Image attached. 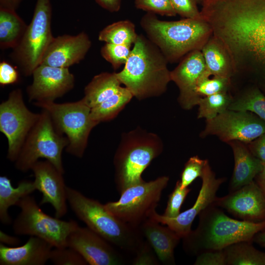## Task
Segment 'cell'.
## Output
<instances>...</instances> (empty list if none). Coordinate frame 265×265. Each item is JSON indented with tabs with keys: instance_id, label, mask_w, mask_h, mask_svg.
Here are the masks:
<instances>
[{
	"instance_id": "obj_1",
	"label": "cell",
	"mask_w": 265,
	"mask_h": 265,
	"mask_svg": "<svg viewBox=\"0 0 265 265\" xmlns=\"http://www.w3.org/2000/svg\"><path fill=\"white\" fill-rule=\"evenodd\" d=\"M200 13L227 50L233 77L253 75L265 82V0H207Z\"/></svg>"
},
{
	"instance_id": "obj_2",
	"label": "cell",
	"mask_w": 265,
	"mask_h": 265,
	"mask_svg": "<svg viewBox=\"0 0 265 265\" xmlns=\"http://www.w3.org/2000/svg\"><path fill=\"white\" fill-rule=\"evenodd\" d=\"M167 61L159 49L140 34L123 69L116 73L121 84L139 100L159 96L171 81Z\"/></svg>"
},
{
	"instance_id": "obj_3",
	"label": "cell",
	"mask_w": 265,
	"mask_h": 265,
	"mask_svg": "<svg viewBox=\"0 0 265 265\" xmlns=\"http://www.w3.org/2000/svg\"><path fill=\"white\" fill-rule=\"evenodd\" d=\"M199 215L197 228L183 238V247L191 255L223 250L240 241L251 242L255 236L265 228V221L253 222L235 219L214 204Z\"/></svg>"
},
{
	"instance_id": "obj_4",
	"label": "cell",
	"mask_w": 265,
	"mask_h": 265,
	"mask_svg": "<svg viewBox=\"0 0 265 265\" xmlns=\"http://www.w3.org/2000/svg\"><path fill=\"white\" fill-rule=\"evenodd\" d=\"M140 24L147 37L170 63L181 60L193 51H201L213 34L210 24L202 16L167 21L147 12L141 19Z\"/></svg>"
},
{
	"instance_id": "obj_5",
	"label": "cell",
	"mask_w": 265,
	"mask_h": 265,
	"mask_svg": "<svg viewBox=\"0 0 265 265\" xmlns=\"http://www.w3.org/2000/svg\"><path fill=\"white\" fill-rule=\"evenodd\" d=\"M67 202L78 218L87 227L111 244L135 255L145 241L138 228L120 220L96 200L88 198L78 190L66 186Z\"/></svg>"
},
{
	"instance_id": "obj_6",
	"label": "cell",
	"mask_w": 265,
	"mask_h": 265,
	"mask_svg": "<svg viewBox=\"0 0 265 265\" xmlns=\"http://www.w3.org/2000/svg\"><path fill=\"white\" fill-rule=\"evenodd\" d=\"M162 145L155 134L140 129L125 134L114 158L115 182L120 193L144 180L141 175L161 152Z\"/></svg>"
},
{
	"instance_id": "obj_7",
	"label": "cell",
	"mask_w": 265,
	"mask_h": 265,
	"mask_svg": "<svg viewBox=\"0 0 265 265\" xmlns=\"http://www.w3.org/2000/svg\"><path fill=\"white\" fill-rule=\"evenodd\" d=\"M68 145L66 136L56 130L49 113L43 109L15 161V167L21 171L26 172L39 159L43 158L64 174L62 154Z\"/></svg>"
},
{
	"instance_id": "obj_8",
	"label": "cell",
	"mask_w": 265,
	"mask_h": 265,
	"mask_svg": "<svg viewBox=\"0 0 265 265\" xmlns=\"http://www.w3.org/2000/svg\"><path fill=\"white\" fill-rule=\"evenodd\" d=\"M34 105L46 110L56 130L68 140V153L81 158L87 144L89 134L99 123L91 115V108L83 99L62 104L54 102H34Z\"/></svg>"
},
{
	"instance_id": "obj_9",
	"label": "cell",
	"mask_w": 265,
	"mask_h": 265,
	"mask_svg": "<svg viewBox=\"0 0 265 265\" xmlns=\"http://www.w3.org/2000/svg\"><path fill=\"white\" fill-rule=\"evenodd\" d=\"M51 0H37L30 24L10 57L26 76H31L41 64L52 39Z\"/></svg>"
},
{
	"instance_id": "obj_10",
	"label": "cell",
	"mask_w": 265,
	"mask_h": 265,
	"mask_svg": "<svg viewBox=\"0 0 265 265\" xmlns=\"http://www.w3.org/2000/svg\"><path fill=\"white\" fill-rule=\"evenodd\" d=\"M16 206L20 212L13 224L14 233L38 237L53 247L67 246L69 235L79 226L74 220L65 221L45 213L30 195L21 198Z\"/></svg>"
},
{
	"instance_id": "obj_11",
	"label": "cell",
	"mask_w": 265,
	"mask_h": 265,
	"mask_svg": "<svg viewBox=\"0 0 265 265\" xmlns=\"http://www.w3.org/2000/svg\"><path fill=\"white\" fill-rule=\"evenodd\" d=\"M168 181L167 176H161L148 182L143 181L125 189L117 201L107 202L105 206L115 217L138 228L156 210Z\"/></svg>"
},
{
	"instance_id": "obj_12",
	"label": "cell",
	"mask_w": 265,
	"mask_h": 265,
	"mask_svg": "<svg viewBox=\"0 0 265 265\" xmlns=\"http://www.w3.org/2000/svg\"><path fill=\"white\" fill-rule=\"evenodd\" d=\"M40 113H35L26 106L22 90L16 89L0 105V131L8 140L7 158L17 159L22 147Z\"/></svg>"
},
{
	"instance_id": "obj_13",
	"label": "cell",
	"mask_w": 265,
	"mask_h": 265,
	"mask_svg": "<svg viewBox=\"0 0 265 265\" xmlns=\"http://www.w3.org/2000/svg\"><path fill=\"white\" fill-rule=\"evenodd\" d=\"M265 133V121L249 111L227 109L206 120L202 136L215 135L229 142L238 140L248 144Z\"/></svg>"
},
{
	"instance_id": "obj_14",
	"label": "cell",
	"mask_w": 265,
	"mask_h": 265,
	"mask_svg": "<svg viewBox=\"0 0 265 265\" xmlns=\"http://www.w3.org/2000/svg\"><path fill=\"white\" fill-rule=\"evenodd\" d=\"M201 178V189L194 204L190 208L175 217L159 214L155 210L151 213L149 218L166 225L182 238L186 236L191 231V225L195 218L203 211L214 204L217 197L216 196L217 191L225 181L224 178L216 177L209 161L205 165Z\"/></svg>"
},
{
	"instance_id": "obj_15",
	"label": "cell",
	"mask_w": 265,
	"mask_h": 265,
	"mask_svg": "<svg viewBox=\"0 0 265 265\" xmlns=\"http://www.w3.org/2000/svg\"><path fill=\"white\" fill-rule=\"evenodd\" d=\"M67 246L90 265H121L126 261L111 244L88 227L79 226L69 235Z\"/></svg>"
},
{
	"instance_id": "obj_16",
	"label": "cell",
	"mask_w": 265,
	"mask_h": 265,
	"mask_svg": "<svg viewBox=\"0 0 265 265\" xmlns=\"http://www.w3.org/2000/svg\"><path fill=\"white\" fill-rule=\"evenodd\" d=\"M32 75V82L26 89L29 101L54 102L74 86V76L68 68L41 64Z\"/></svg>"
},
{
	"instance_id": "obj_17",
	"label": "cell",
	"mask_w": 265,
	"mask_h": 265,
	"mask_svg": "<svg viewBox=\"0 0 265 265\" xmlns=\"http://www.w3.org/2000/svg\"><path fill=\"white\" fill-rule=\"evenodd\" d=\"M214 205L242 220L265 221V196L254 181L226 196L217 197Z\"/></svg>"
},
{
	"instance_id": "obj_18",
	"label": "cell",
	"mask_w": 265,
	"mask_h": 265,
	"mask_svg": "<svg viewBox=\"0 0 265 265\" xmlns=\"http://www.w3.org/2000/svg\"><path fill=\"white\" fill-rule=\"evenodd\" d=\"M31 170L36 189L42 194L39 204H50L55 210V217L64 216L67 212V200L63 174L47 160L37 161Z\"/></svg>"
},
{
	"instance_id": "obj_19",
	"label": "cell",
	"mask_w": 265,
	"mask_h": 265,
	"mask_svg": "<svg viewBox=\"0 0 265 265\" xmlns=\"http://www.w3.org/2000/svg\"><path fill=\"white\" fill-rule=\"evenodd\" d=\"M91 46L87 33L64 34L53 37L48 46L41 64L68 68L84 59Z\"/></svg>"
},
{
	"instance_id": "obj_20",
	"label": "cell",
	"mask_w": 265,
	"mask_h": 265,
	"mask_svg": "<svg viewBox=\"0 0 265 265\" xmlns=\"http://www.w3.org/2000/svg\"><path fill=\"white\" fill-rule=\"evenodd\" d=\"M206 71L201 51L194 50L186 54L178 65L170 71L171 80L179 88V102L184 109H189L197 105L194 88Z\"/></svg>"
},
{
	"instance_id": "obj_21",
	"label": "cell",
	"mask_w": 265,
	"mask_h": 265,
	"mask_svg": "<svg viewBox=\"0 0 265 265\" xmlns=\"http://www.w3.org/2000/svg\"><path fill=\"white\" fill-rule=\"evenodd\" d=\"M53 247L46 240L30 236L20 246L0 244V265H43L50 260Z\"/></svg>"
},
{
	"instance_id": "obj_22",
	"label": "cell",
	"mask_w": 265,
	"mask_h": 265,
	"mask_svg": "<svg viewBox=\"0 0 265 265\" xmlns=\"http://www.w3.org/2000/svg\"><path fill=\"white\" fill-rule=\"evenodd\" d=\"M159 260L164 265H174V249L181 238L169 227L148 218L138 227Z\"/></svg>"
},
{
	"instance_id": "obj_23",
	"label": "cell",
	"mask_w": 265,
	"mask_h": 265,
	"mask_svg": "<svg viewBox=\"0 0 265 265\" xmlns=\"http://www.w3.org/2000/svg\"><path fill=\"white\" fill-rule=\"evenodd\" d=\"M228 143L232 147L234 158V168L230 184L232 192L253 181L264 164L251 153L243 142L234 140Z\"/></svg>"
},
{
	"instance_id": "obj_24",
	"label": "cell",
	"mask_w": 265,
	"mask_h": 265,
	"mask_svg": "<svg viewBox=\"0 0 265 265\" xmlns=\"http://www.w3.org/2000/svg\"><path fill=\"white\" fill-rule=\"evenodd\" d=\"M201 52L206 69L212 76L232 79L234 71L230 55L221 41L213 34Z\"/></svg>"
},
{
	"instance_id": "obj_25",
	"label": "cell",
	"mask_w": 265,
	"mask_h": 265,
	"mask_svg": "<svg viewBox=\"0 0 265 265\" xmlns=\"http://www.w3.org/2000/svg\"><path fill=\"white\" fill-rule=\"evenodd\" d=\"M121 84L116 73H101L85 87L83 99L91 108L117 93L123 87Z\"/></svg>"
},
{
	"instance_id": "obj_26",
	"label": "cell",
	"mask_w": 265,
	"mask_h": 265,
	"mask_svg": "<svg viewBox=\"0 0 265 265\" xmlns=\"http://www.w3.org/2000/svg\"><path fill=\"white\" fill-rule=\"evenodd\" d=\"M36 189L33 181L23 180L17 187H13L11 181L6 176L0 177V220L3 224L12 222L8 210L11 206L16 205L22 198L30 195Z\"/></svg>"
},
{
	"instance_id": "obj_27",
	"label": "cell",
	"mask_w": 265,
	"mask_h": 265,
	"mask_svg": "<svg viewBox=\"0 0 265 265\" xmlns=\"http://www.w3.org/2000/svg\"><path fill=\"white\" fill-rule=\"evenodd\" d=\"M27 25L16 10L0 8V48L14 49L20 42Z\"/></svg>"
},
{
	"instance_id": "obj_28",
	"label": "cell",
	"mask_w": 265,
	"mask_h": 265,
	"mask_svg": "<svg viewBox=\"0 0 265 265\" xmlns=\"http://www.w3.org/2000/svg\"><path fill=\"white\" fill-rule=\"evenodd\" d=\"M223 250L228 265H265V252L256 249L251 242H238Z\"/></svg>"
},
{
	"instance_id": "obj_29",
	"label": "cell",
	"mask_w": 265,
	"mask_h": 265,
	"mask_svg": "<svg viewBox=\"0 0 265 265\" xmlns=\"http://www.w3.org/2000/svg\"><path fill=\"white\" fill-rule=\"evenodd\" d=\"M134 24L130 20H121L107 25L99 33L98 39L107 43L131 46L137 36Z\"/></svg>"
},
{
	"instance_id": "obj_30",
	"label": "cell",
	"mask_w": 265,
	"mask_h": 265,
	"mask_svg": "<svg viewBox=\"0 0 265 265\" xmlns=\"http://www.w3.org/2000/svg\"><path fill=\"white\" fill-rule=\"evenodd\" d=\"M133 95L126 87L107 101L91 108L92 119L99 123L114 118L131 101Z\"/></svg>"
},
{
	"instance_id": "obj_31",
	"label": "cell",
	"mask_w": 265,
	"mask_h": 265,
	"mask_svg": "<svg viewBox=\"0 0 265 265\" xmlns=\"http://www.w3.org/2000/svg\"><path fill=\"white\" fill-rule=\"evenodd\" d=\"M228 109L253 112L265 121V96L258 87H251L233 99Z\"/></svg>"
},
{
	"instance_id": "obj_32",
	"label": "cell",
	"mask_w": 265,
	"mask_h": 265,
	"mask_svg": "<svg viewBox=\"0 0 265 265\" xmlns=\"http://www.w3.org/2000/svg\"><path fill=\"white\" fill-rule=\"evenodd\" d=\"M233 100L228 92H220L201 98L198 100V118L210 120L228 109Z\"/></svg>"
},
{
	"instance_id": "obj_33",
	"label": "cell",
	"mask_w": 265,
	"mask_h": 265,
	"mask_svg": "<svg viewBox=\"0 0 265 265\" xmlns=\"http://www.w3.org/2000/svg\"><path fill=\"white\" fill-rule=\"evenodd\" d=\"M207 71L200 77L194 88V92L198 100L212 94L228 92L232 85L230 78L212 76Z\"/></svg>"
},
{
	"instance_id": "obj_34",
	"label": "cell",
	"mask_w": 265,
	"mask_h": 265,
	"mask_svg": "<svg viewBox=\"0 0 265 265\" xmlns=\"http://www.w3.org/2000/svg\"><path fill=\"white\" fill-rule=\"evenodd\" d=\"M131 51V46L128 45L106 43L101 48L100 53L114 69L116 70L122 65L125 64Z\"/></svg>"
},
{
	"instance_id": "obj_35",
	"label": "cell",
	"mask_w": 265,
	"mask_h": 265,
	"mask_svg": "<svg viewBox=\"0 0 265 265\" xmlns=\"http://www.w3.org/2000/svg\"><path fill=\"white\" fill-rule=\"evenodd\" d=\"M50 260L55 265H86L83 258L75 250L68 246L53 247Z\"/></svg>"
},
{
	"instance_id": "obj_36",
	"label": "cell",
	"mask_w": 265,
	"mask_h": 265,
	"mask_svg": "<svg viewBox=\"0 0 265 265\" xmlns=\"http://www.w3.org/2000/svg\"><path fill=\"white\" fill-rule=\"evenodd\" d=\"M208 161V160L202 159L198 156L189 158L185 165L179 180L181 187H188L196 179L201 178Z\"/></svg>"
},
{
	"instance_id": "obj_37",
	"label": "cell",
	"mask_w": 265,
	"mask_h": 265,
	"mask_svg": "<svg viewBox=\"0 0 265 265\" xmlns=\"http://www.w3.org/2000/svg\"><path fill=\"white\" fill-rule=\"evenodd\" d=\"M190 189L188 187L182 188L180 181L177 182L174 190L169 195L164 216L175 217L180 213L181 206Z\"/></svg>"
},
{
	"instance_id": "obj_38",
	"label": "cell",
	"mask_w": 265,
	"mask_h": 265,
	"mask_svg": "<svg viewBox=\"0 0 265 265\" xmlns=\"http://www.w3.org/2000/svg\"><path fill=\"white\" fill-rule=\"evenodd\" d=\"M136 8L161 16L177 15L169 0H135Z\"/></svg>"
},
{
	"instance_id": "obj_39",
	"label": "cell",
	"mask_w": 265,
	"mask_h": 265,
	"mask_svg": "<svg viewBox=\"0 0 265 265\" xmlns=\"http://www.w3.org/2000/svg\"><path fill=\"white\" fill-rule=\"evenodd\" d=\"M177 14L184 18L201 17L196 0H169Z\"/></svg>"
},
{
	"instance_id": "obj_40",
	"label": "cell",
	"mask_w": 265,
	"mask_h": 265,
	"mask_svg": "<svg viewBox=\"0 0 265 265\" xmlns=\"http://www.w3.org/2000/svg\"><path fill=\"white\" fill-rule=\"evenodd\" d=\"M195 265H227L224 250L206 251L197 255Z\"/></svg>"
},
{
	"instance_id": "obj_41",
	"label": "cell",
	"mask_w": 265,
	"mask_h": 265,
	"mask_svg": "<svg viewBox=\"0 0 265 265\" xmlns=\"http://www.w3.org/2000/svg\"><path fill=\"white\" fill-rule=\"evenodd\" d=\"M19 79V73L10 64L6 61L0 63V84L2 86L15 83Z\"/></svg>"
},
{
	"instance_id": "obj_42",
	"label": "cell",
	"mask_w": 265,
	"mask_h": 265,
	"mask_svg": "<svg viewBox=\"0 0 265 265\" xmlns=\"http://www.w3.org/2000/svg\"><path fill=\"white\" fill-rule=\"evenodd\" d=\"M248 144L251 153L265 164V133Z\"/></svg>"
},
{
	"instance_id": "obj_43",
	"label": "cell",
	"mask_w": 265,
	"mask_h": 265,
	"mask_svg": "<svg viewBox=\"0 0 265 265\" xmlns=\"http://www.w3.org/2000/svg\"><path fill=\"white\" fill-rule=\"evenodd\" d=\"M100 6L110 12L118 11L121 5V0H94Z\"/></svg>"
},
{
	"instance_id": "obj_44",
	"label": "cell",
	"mask_w": 265,
	"mask_h": 265,
	"mask_svg": "<svg viewBox=\"0 0 265 265\" xmlns=\"http://www.w3.org/2000/svg\"><path fill=\"white\" fill-rule=\"evenodd\" d=\"M0 243L9 246H15L20 242V239L14 236L7 234L2 231H0Z\"/></svg>"
},
{
	"instance_id": "obj_45",
	"label": "cell",
	"mask_w": 265,
	"mask_h": 265,
	"mask_svg": "<svg viewBox=\"0 0 265 265\" xmlns=\"http://www.w3.org/2000/svg\"><path fill=\"white\" fill-rule=\"evenodd\" d=\"M22 0H0V8L16 10Z\"/></svg>"
},
{
	"instance_id": "obj_46",
	"label": "cell",
	"mask_w": 265,
	"mask_h": 265,
	"mask_svg": "<svg viewBox=\"0 0 265 265\" xmlns=\"http://www.w3.org/2000/svg\"><path fill=\"white\" fill-rule=\"evenodd\" d=\"M256 183L262 190L265 196V164L263 169L256 177Z\"/></svg>"
},
{
	"instance_id": "obj_47",
	"label": "cell",
	"mask_w": 265,
	"mask_h": 265,
	"mask_svg": "<svg viewBox=\"0 0 265 265\" xmlns=\"http://www.w3.org/2000/svg\"><path fill=\"white\" fill-rule=\"evenodd\" d=\"M253 240L258 244L265 248V228L258 233L254 237Z\"/></svg>"
},
{
	"instance_id": "obj_48",
	"label": "cell",
	"mask_w": 265,
	"mask_h": 265,
	"mask_svg": "<svg viewBox=\"0 0 265 265\" xmlns=\"http://www.w3.org/2000/svg\"><path fill=\"white\" fill-rule=\"evenodd\" d=\"M207 0H196L197 3H200L202 5Z\"/></svg>"
}]
</instances>
